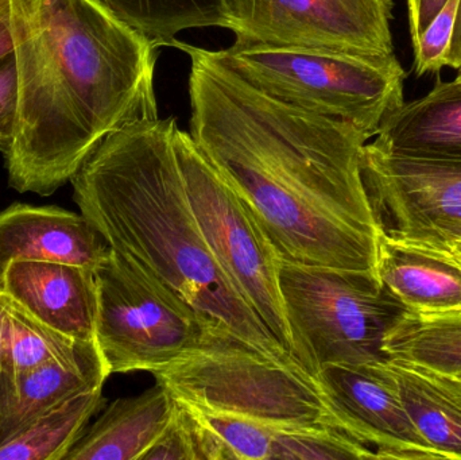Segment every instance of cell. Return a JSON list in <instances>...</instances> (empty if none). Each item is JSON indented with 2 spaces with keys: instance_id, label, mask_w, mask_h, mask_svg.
I'll use <instances>...</instances> for the list:
<instances>
[{
  "instance_id": "24",
  "label": "cell",
  "mask_w": 461,
  "mask_h": 460,
  "mask_svg": "<svg viewBox=\"0 0 461 460\" xmlns=\"http://www.w3.org/2000/svg\"><path fill=\"white\" fill-rule=\"evenodd\" d=\"M186 407L218 437L229 460H271L276 427L240 416Z\"/></svg>"
},
{
  "instance_id": "6",
  "label": "cell",
  "mask_w": 461,
  "mask_h": 460,
  "mask_svg": "<svg viewBox=\"0 0 461 460\" xmlns=\"http://www.w3.org/2000/svg\"><path fill=\"white\" fill-rule=\"evenodd\" d=\"M279 286L295 356L317 378L330 365H384V343L406 312L374 272L308 266L282 259ZM319 380V378H317Z\"/></svg>"
},
{
  "instance_id": "7",
  "label": "cell",
  "mask_w": 461,
  "mask_h": 460,
  "mask_svg": "<svg viewBox=\"0 0 461 460\" xmlns=\"http://www.w3.org/2000/svg\"><path fill=\"white\" fill-rule=\"evenodd\" d=\"M175 148L189 203L211 250L268 331L297 359L276 246L229 181L180 127Z\"/></svg>"
},
{
  "instance_id": "3",
  "label": "cell",
  "mask_w": 461,
  "mask_h": 460,
  "mask_svg": "<svg viewBox=\"0 0 461 460\" xmlns=\"http://www.w3.org/2000/svg\"><path fill=\"white\" fill-rule=\"evenodd\" d=\"M177 127L175 118L142 119L107 135L70 180L78 211L108 248L211 329L230 332L276 364L305 370L211 250L181 176Z\"/></svg>"
},
{
  "instance_id": "13",
  "label": "cell",
  "mask_w": 461,
  "mask_h": 460,
  "mask_svg": "<svg viewBox=\"0 0 461 460\" xmlns=\"http://www.w3.org/2000/svg\"><path fill=\"white\" fill-rule=\"evenodd\" d=\"M107 242L81 212L56 205L15 204L0 211V285L13 261H48L96 270Z\"/></svg>"
},
{
  "instance_id": "10",
  "label": "cell",
  "mask_w": 461,
  "mask_h": 460,
  "mask_svg": "<svg viewBox=\"0 0 461 460\" xmlns=\"http://www.w3.org/2000/svg\"><path fill=\"white\" fill-rule=\"evenodd\" d=\"M362 170L386 234L419 237L461 227V158L401 156L367 142Z\"/></svg>"
},
{
  "instance_id": "8",
  "label": "cell",
  "mask_w": 461,
  "mask_h": 460,
  "mask_svg": "<svg viewBox=\"0 0 461 460\" xmlns=\"http://www.w3.org/2000/svg\"><path fill=\"white\" fill-rule=\"evenodd\" d=\"M95 277L96 345L110 375L164 369L213 329L113 248Z\"/></svg>"
},
{
  "instance_id": "4",
  "label": "cell",
  "mask_w": 461,
  "mask_h": 460,
  "mask_svg": "<svg viewBox=\"0 0 461 460\" xmlns=\"http://www.w3.org/2000/svg\"><path fill=\"white\" fill-rule=\"evenodd\" d=\"M213 56L258 91L301 110L351 123L368 140L405 103L397 56L235 41Z\"/></svg>"
},
{
  "instance_id": "32",
  "label": "cell",
  "mask_w": 461,
  "mask_h": 460,
  "mask_svg": "<svg viewBox=\"0 0 461 460\" xmlns=\"http://www.w3.org/2000/svg\"><path fill=\"white\" fill-rule=\"evenodd\" d=\"M452 83H454L455 86H461V69L457 70L456 77H455L454 80H452Z\"/></svg>"
},
{
  "instance_id": "26",
  "label": "cell",
  "mask_w": 461,
  "mask_h": 460,
  "mask_svg": "<svg viewBox=\"0 0 461 460\" xmlns=\"http://www.w3.org/2000/svg\"><path fill=\"white\" fill-rule=\"evenodd\" d=\"M457 7L459 0H448L414 46V72L419 77L428 73H438L446 68Z\"/></svg>"
},
{
  "instance_id": "17",
  "label": "cell",
  "mask_w": 461,
  "mask_h": 460,
  "mask_svg": "<svg viewBox=\"0 0 461 460\" xmlns=\"http://www.w3.org/2000/svg\"><path fill=\"white\" fill-rule=\"evenodd\" d=\"M386 366L422 437L443 460H461V377L400 358Z\"/></svg>"
},
{
  "instance_id": "29",
  "label": "cell",
  "mask_w": 461,
  "mask_h": 460,
  "mask_svg": "<svg viewBox=\"0 0 461 460\" xmlns=\"http://www.w3.org/2000/svg\"><path fill=\"white\" fill-rule=\"evenodd\" d=\"M447 2L448 0H406L413 48Z\"/></svg>"
},
{
  "instance_id": "27",
  "label": "cell",
  "mask_w": 461,
  "mask_h": 460,
  "mask_svg": "<svg viewBox=\"0 0 461 460\" xmlns=\"http://www.w3.org/2000/svg\"><path fill=\"white\" fill-rule=\"evenodd\" d=\"M389 237L409 250L429 257L451 267L461 277V227L419 235V237H395V235H389Z\"/></svg>"
},
{
  "instance_id": "30",
  "label": "cell",
  "mask_w": 461,
  "mask_h": 460,
  "mask_svg": "<svg viewBox=\"0 0 461 460\" xmlns=\"http://www.w3.org/2000/svg\"><path fill=\"white\" fill-rule=\"evenodd\" d=\"M13 54L10 26V0H0V59Z\"/></svg>"
},
{
  "instance_id": "23",
  "label": "cell",
  "mask_w": 461,
  "mask_h": 460,
  "mask_svg": "<svg viewBox=\"0 0 461 460\" xmlns=\"http://www.w3.org/2000/svg\"><path fill=\"white\" fill-rule=\"evenodd\" d=\"M378 459L368 446L333 427L278 428L271 460Z\"/></svg>"
},
{
  "instance_id": "28",
  "label": "cell",
  "mask_w": 461,
  "mask_h": 460,
  "mask_svg": "<svg viewBox=\"0 0 461 460\" xmlns=\"http://www.w3.org/2000/svg\"><path fill=\"white\" fill-rule=\"evenodd\" d=\"M18 107V77L13 54L0 59V151L13 138Z\"/></svg>"
},
{
  "instance_id": "15",
  "label": "cell",
  "mask_w": 461,
  "mask_h": 460,
  "mask_svg": "<svg viewBox=\"0 0 461 460\" xmlns=\"http://www.w3.org/2000/svg\"><path fill=\"white\" fill-rule=\"evenodd\" d=\"M177 401L161 383L118 399L84 432L65 460H140L175 416Z\"/></svg>"
},
{
  "instance_id": "14",
  "label": "cell",
  "mask_w": 461,
  "mask_h": 460,
  "mask_svg": "<svg viewBox=\"0 0 461 460\" xmlns=\"http://www.w3.org/2000/svg\"><path fill=\"white\" fill-rule=\"evenodd\" d=\"M108 377L99 348L75 361L53 362L16 377L0 373V446L65 400L104 388Z\"/></svg>"
},
{
  "instance_id": "20",
  "label": "cell",
  "mask_w": 461,
  "mask_h": 460,
  "mask_svg": "<svg viewBox=\"0 0 461 460\" xmlns=\"http://www.w3.org/2000/svg\"><path fill=\"white\" fill-rule=\"evenodd\" d=\"M104 404L103 388L65 400L0 446V460H65Z\"/></svg>"
},
{
  "instance_id": "2",
  "label": "cell",
  "mask_w": 461,
  "mask_h": 460,
  "mask_svg": "<svg viewBox=\"0 0 461 460\" xmlns=\"http://www.w3.org/2000/svg\"><path fill=\"white\" fill-rule=\"evenodd\" d=\"M18 107L8 185L51 196L124 124L158 118L157 48L99 0H10Z\"/></svg>"
},
{
  "instance_id": "21",
  "label": "cell",
  "mask_w": 461,
  "mask_h": 460,
  "mask_svg": "<svg viewBox=\"0 0 461 460\" xmlns=\"http://www.w3.org/2000/svg\"><path fill=\"white\" fill-rule=\"evenodd\" d=\"M154 48L175 46L184 30L224 27V0H99Z\"/></svg>"
},
{
  "instance_id": "11",
  "label": "cell",
  "mask_w": 461,
  "mask_h": 460,
  "mask_svg": "<svg viewBox=\"0 0 461 460\" xmlns=\"http://www.w3.org/2000/svg\"><path fill=\"white\" fill-rule=\"evenodd\" d=\"M386 364L330 365L317 378L347 434L378 459L443 460L411 420Z\"/></svg>"
},
{
  "instance_id": "9",
  "label": "cell",
  "mask_w": 461,
  "mask_h": 460,
  "mask_svg": "<svg viewBox=\"0 0 461 460\" xmlns=\"http://www.w3.org/2000/svg\"><path fill=\"white\" fill-rule=\"evenodd\" d=\"M393 0H224L238 42L394 56Z\"/></svg>"
},
{
  "instance_id": "5",
  "label": "cell",
  "mask_w": 461,
  "mask_h": 460,
  "mask_svg": "<svg viewBox=\"0 0 461 460\" xmlns=\"http://www.w3.org/2000/svg\"><path fill=\"white\" fill-rule=\"evenodd\" d=\"M177 401L197 410L251 419L276 428L333 427L343 420L308 372L276 364L223 329L151 373Z\"/></svg>"
},
{
  "instance_id": "31",
  "label": "cell",
  "mask_w": 461,
  "mask_h": 460,
  "mask_svg": "<svg viewBox=\"0 0 461 460\" xmlns=\"http://www.w3.org/2000/svg\"><path fill=\"white\" fill-rule=\"evenodd\" d=\"M446 68L455 70L461 69V0L457 7L456 22H455L454 34H452L451 45L446 57Z\"/></svg>"
},
{
  "instance_id": "19",
  "label": "cell",
  "mask_w": 461,
  "mask_h": 460,
  "mask_svg": "<svg viewBox=\"0 0 461 460\" xmlns=\"http://www.w3.org/2000/svg\"><path fill=\"white\" fill-rule=\"evenodd\" d=\"M0 373L16 377L53 362L75 361L97 350L96 342L65 337L24 312L0 292Z\"/></svg>"
},
{
  "instance_id": "22",
  "label": "cell",
  "mask_w": 461,
  "mask_h": 460,
  "mask_svg": "<svg viewBox=\"0 0 461 460\" xmlns=\"http://www.w3.org/2000/svg\"><path fill=\"white\" fill-rule=\"evenodd\" d=\"M390 358L461 374V315H417L406 311L384 343Z\"/></svg>"
},
{
  "instance_id": "16",
  "label": "cell",
  "mask_w": 461,
  "mask_h": 460,
  "mask_svg": "<svg viewBox=\"0 0 461 460\" xmlns=\"http://www.w3.org/2000/svg\"><path fill=\"white\" fill-rule=\"evenodd\" d=\"M373 142L401 156L461 158V86L438 81L424 96L403 103Z\"/></svg>"
},
{
  "instance_id": "34",
  "label": "cell",
  "mask_w": 461,
  "mask_h": 460,
  "mask_svg": "<svg viewBox=\"0 0 461 460\" xmlns=\"http://www.w3.org/2000/svg\"><path fill=\"white\" fill-rule=\"evenodd\" d=\"M459 377H461V374L459 375Z\"/></svg>"
},
{
  "instance_id": "33",
  "label": "cell",
  "mask_w": 461,
  "mask_h": 460,
  "mask_svg": "<svg viewBox=\"0 0 461 460\" xmlns=\"http://www.w3.org/2000/svg\"><path fill=\"white\" fill-rule=\"evenodd\" d=\"M0 316H2V305H0Z\"/></svg>"
},
{
  "instance_id": "18",
  "label": "cell",
  "mask_w": 461,
  "mask_h": 460,
  "mask_svg": "<svg viewBox=\"0 0 461 460\" xmlns=\"http://www.w3.org/2000/svg\"><path fill=\"white\" fill-rule=\"evenodd\" d=\"M376 275L417 315H461V277L451 267L398 245L382 231Z\"/></svg>"
},
{
  "instance_id": "12",
  "label": "cell",
  "mask_w": 461,
  "mask_h": 460,
  "mask_svg": "<svg viewBox=\"0 0 461 460\" xmlns=\"http://www.w3.org/2000/svg\"><path fill=\"white\" fill-rule=\"evenodd\" d=\"M0 292L49 329L81 342H96L95 270L48 261H13Z\"/></svg>"
},
{
  "instance_id": "1",
  "label": "cell",
  "mask_w": 461,
  "mask_h": 460,
  "mask_svg": "<svg viewBox=\"0 0 461 460\" xmlns=\"http://www.w3.org/2000/svg\"><path fill=\"white\" fill-rule=\"evenodd\" d=\"M191 59L194 145L229 181L285 261L376 273L382 229L362 170L357 127L267 96L212 50Z\"/></svg>"
},
{
  "instance_id": "25",
  "label": "cell",
  "mask_w": 461,
  "mask_h": 460,
  "mask_svg": "<svg viewBox=\"0 0 461 460\" xmlns=\"http://www.w3.org/2000/svg\"><path fill=\"white\" fill-rule=\"evenodd\" d=\"M140 460H208L207 431L194 412L177 401L172 420Z\"/></svg>"
}]
</instances>
